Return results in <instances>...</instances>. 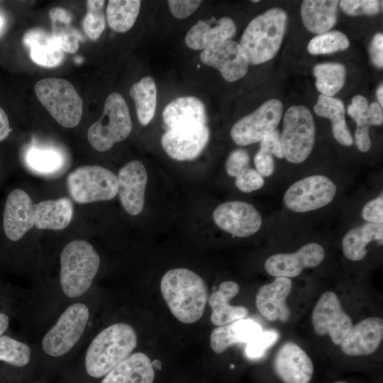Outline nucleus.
Instances as JSON below:
<instances>
[{"label":"nucleus","mask_w":383,"mask_h":383,"mask_svg":"<svg viewBox=\"0 0 383 383\" xmlns=\"http://www.w3.org/2000/svg\"><path fill=\"white\" fill-rule=\"evenodd\" d=\"M160 291L172 315L180 322L191 324L203 316L209 293L205 281L194 271L174 268L162 276Z\"/></svg>","instance_id":"1"},{"label":"nucleus","mask_w":383,"mask_h":383,"mask_svg":"<svg viewBox=\"0 0 383 383\" xmlns=\"http://www.w3.org/2000/svg\"><path fill=\"white\" fill-rule=\"evenodd\" d=\"M138 343L135 329L125 323H113L91 341L85 356V368L91 377L105 376L131 355Z\"/></svg>","instance_id":"2"},{"label":"nucleus","mask_w":383,"mask_h":383,"mask_svg":"<svg viewBox=\"0 0 383 383\" xmlns=\"http://www.w3.org/2000/svg\"><path fill=\"white\" fill-rule=\"evenodd\" d=\"M287 22V13L272 8L249 23L240 42L249 63L259 65L274 57L281 46Z\"/></svg>","instance_id":"3"},{"label":"nucleus","mask_w":383,"mask_h":383,"mask_svg":"<svg viewBox=\"0 0 383 383\" xmlns=\"http://www.w3.org/2000/svg\"><path fill=\"white\" fill-rule=\"evenodd\" d=\"M99 265V255L89 243L83 240L69 243L60 255V282L63 293L70 298L85 293Z\"/></svg>","instance_id":"4"},{"label":"nucleus","mask_w":383,"mask_h":383,"mask_svg":"<svg viewBox=\"0 0 383 383\" xmlns=\"http://www.w3.org/2000/svg\"><path fill=\"white\" fill-rule=\"evenodd\" d=\"M35 92L41 104L62 126L74 128L82 116L83 101L67 80L48 77L38 81Z\"/></svg>","instance_id":"5"},{"label":"nucleus","mask_w":383,"mask_h":383,"mask_svg":"<svg viewBox=\"0 0 383 383\" xmlns=\"http://www.w3.org/2000/svg\"><path fill=\"white\" fill-rule=\"evenodd\" d=\"M131 130V117L124 98L112 93L105 101L99 119L89 126L87 138L95 150L104 152L127 138Z\"/></svg>","instance_id":"6"},{"label":"nucleus","mask_w":383,"mask_h":383,"mask_svg":"<svg viewBox=\"0 0 383 383\" xmlns=\"http://www.w3.org/2000/svg\"><path fill=\"white\" fill-rule=\"evenodd\" d=\"M315 133L309 109L302 105L289 107L284 116L281 135L284 157L294 164L305 161L313 150Z\"/></svg>","instance_id":"7"},{"label":"nucleus","mask_w":383,"mask_h":383,"mask_svg":"<svg viewBox=\"0 0 383 383\" xmlns=\"http://www.w3.org/2000/svg\"><path fill=\"white\" fill-rule=\"evenodd\" d=\"M71 197L79 204L109 201L118 192L117 176L99 165H85L72 171L67 178Z\"/></svg>","instance_id":"8"},{"label":"nucleus","mask_w":383,"mask_h":383,"mask_svg":"<svg viewBox=\"0 0 383 383\" xmlns=\"http://www.w3.org/2000/svg\"><path fill=\"white\" fill-rule=\"evenodd\" d=\"M89 316L88 307L82 303L69 306L43 338L45 353L60 357L68 353L80 339Z\"/></svg>","instance_id":"9"},{"label":"nucleus","mask_w":383,"mask_h":383,"mask_svg":"<svg viewBox=\"0 0 383 383\" xmlns=\"http://www.w3.org/2000/svg\"><path fill=\"white\" fill-rule=\"evenodd\" d=\"M335 193L336 186L331 179L314 174L291 185L284 195V202L289 210L305 213L328 205Z\"/></svg>","instance_id":"10"},{"label":"nucleus","mask_w":383,"mask_h":383,"mask_svg":"<svg viewBox=\"0 0 383 383\" xmlns=\"http://www.w3.org/2000/svg\"><path fill=\"white\" fill-rule=\"evenodd\" d=\"M283 111L282 103L272 99L262 104L250 114L238 120L231 128L234 143L245 146L260 142L276 129Z\"/></svg>","instance_id":"11"},{"label":"nucleus","mask_w":383,"mask_h":383,"mask_svg":"<svg viewBox=\"0 0 383 383\" xmlns=\"http://www.w3.org/2000/svg\"><path fill=\"white\" fill-rule=\"evenodd\" d=\"M316 333L330 336L333 343L340 345L353 327L351 318L343 309L337 294L331 291L322 294L311 314Z\"/></svg>","instance_id":"12"},{"label":"nucleus","mask_w":383,"mask_h":383,"mask_svg":"<svg viewBox=\"0 0 383 383\" xmlns=\"http://www.w3.org/2000/svg\"><path fill=\"white\" fill-rule=\"evenodd\" d=\"M213 218L221 229L240 238L257 233L262 221L260 213L254 206L240 201L220 204L213 211Z\"/></svg>","instance_id":"13"},{"label":"nucleus","mask_w":383,"mask_h":383,"mask_svg":"<svg viewBox=\"0 0 383 383\" xmlns=\"http://www.w3.org/2000/svg\"><path fill=\"white\" fill-rule=\"evenodd\" d=\"M201 60L217 69L229 82L240 79L248 72L249 62L240 43L231 40L216 43L202 50Z\"/></svg>","instance_id":"14"},{"label":"nucleus","mask_w":383,"mask_h":383,"mask_svg":"<svg viewBox=\"0 0 383 383\" xmlns=\"http://www.w3.org/2000/svg\"><path fill=\"white\" fill-rule=\"evenodd\" d=\"M273 374L281 383H310L314 374L313 362L297 344L287 342L275 353Z\"/></svg>","instance_id":"15"},{"label":"nucleus","mask_w":383,"mask_h":383,"mask_svg":"<svg viewBox=\"0 0 383 383\" xmlns=\"http://www.w3.org/2000/svg\"><path fill=\"white\" fill-rule=\"evenodd\" d=\"M206 125L182 126L168 129L161 143L166 153L179 160H191L198 157L209 140Z\"/></svg>","instance_id":"16"},{"label":"nucleus","mask_w":383,"mask_h":383,"mask_svg":"<svg viewBox=\"0 0 383 383\" xmlns=\"http://www.w3.org/2000/svg\"><path fill=\"white\" fill-rule=\"evenodd\" d=\"M324 257L323 248L318 243H309L294 252L271 255L265 260V269L273 277H295L304 269L319 265Z\"/></svg>","instance_id":"17"},{"label":"nucleus","mask_w":383,"mask_h":383,"mask_svg":"<svg viewBox=\"0 0 383 383\" xmlns=\"http://www.w3.org/2000/svg\"><path fill=\"white\" fill-rule=\"evenodd\" d=\"M33 204L23 189H15L6 197L3 213V229L11 241L20 240L34 226Z\"/></svg>","instance_id":"18"},{"label":"nucleus","mask_w":383,"mask_h":383,"mask_svg":"<svg viewBox=\"0 0 383 383\" xmlns=\"http://www.w3.org/2000/svg\"><path fill=\"white\" fill-rule=\"evenodd\" d=\"M118 194L125 211L132 216L140 213L145 204L147 171L139 160L124 165L117 177Z\"/></svg>","instance_id":"19"},{"label":"nucleus","mask_w":383,"mask_h":383,"mask_svg":"<svg viewBox=\"0 0 383 383\" xmlns=\"http://www.w3.org/2000/svg\"><path fill=\"white\" fill-rule=\"evenodd\" d=\"M383 338V319L370 317L353 326L340 344L341 350L350 356L370 355Z\"/></svg>","instance_id":"20"},{"label":"nucleus","mask_w":383,"mask_h":383,"mask_svg":"<svg viewBox=\"0 0 383 383\" xmlns=\"http://www.w3.org/2000/svg\"><path fill=\"white\" fill-rule=\"evenodd\" d=\"M292 281L287 277H276L269 284L262 286L255 297L258 311L269 321L286 322L290 310L286 300L292 290Z\"/></svg>","instance_id":"21"},{"label":"nucleus","mask_w":383,"mask_h":383,"mask_svg":"<svg viewBox=\"0 0 383 383\" xmlns=\"http://www.w3.org/2000/svg\"><path fill=\"white\" fill-rule=\"evenodd\" d=\"M239 291L240 287L236 282L225 281L209 296L208 303L211 309V321L214 326H224L247 316L248 310L246 307L230 304V301Z\"/></svg>","instance_id":"22"},{"label":"nucleus","mask_w":383,"mask_h":383,"mask_svg":"<svg viewBox=\"0 0 383 383\" xmlns=\"http://www.w3.org/2000/svg\"><path fill=\"white\" fill-rule=\"evenodd\" d=\"M262 331V326L253 320L239 319L214 328L210 335V347L220 354L236 343H248Z\"/></svg>","instance_id":"23"},{"label":"nucleus","mask_w":383,"mask_h":383,"mask_svg":"<svg viewBox=\"0 0 383 383\" xmlns=\"http://www.w3.org/2000/svg\"><path fill=\"white\" fill-rule=\"evenodd\" d=\"M235 32V24L228 17L219 18L213 26L199 20L187 32L185 43L192 50H204L216 43L231 40Z\"/></svg>","instance_id":"24"},{"label":"nucleus","mask_w":383,"mask_h":383,"mask_svg":"<svg viewBox=\"0 0 383 383\" xmlns=\"http://www.w3.org/2000/svg\"><path fill=\"white\" fill-rule=\"evenodd\" d=\"M155 371L149 357L135 353L109 372L101 383H152Z\"/></svg>","instance_id":"25"},{"label":"nucleus","mask_w":383,"mask_h":383,"mask_svg":"<svg viewBox=\"0 0 383 383\" xmlns=\"http://www.w3.org/2000/svg\"><path fill=\"white\" fill-rule=\"evenodd\" d=\"M162 118L168 129L182 126L206 125V113L203 102L194 96H182L165 108Z\"/></svg>","instance_id":"26"},{"label":"nucleus","mask_w":383,"mask_h":383,"mask_svg":"<svg viewBox=\"0 0 383 383\" xmlns=\"http://www.w3.org/2000/svg\"><path fill=\"white\" fill-rule=\"evenodd\" d=\"M23 43L29 50L31 60L40 66L56 67L64 59V52L52 34L44 29L35 28L28 30L23 36Z\"/></svg>","instance_id":"27"},{"label":"nucleus","mask_w":383,"mask_h":383,"mask_svg":"<svg viewBox=\"0 0 383 383\" xmlns=\"http://www.w3.org/2000/svg\"><path fill=\"white\" fill-rule=\"evenodd\" d=\"M73 216L69 198L45 200L35 204L34 226L38 229L59 231L68 226Z\"/></svg>","instance_id":"28"},{"label":"nucleus","mask_w":383,"mask_h":383,"mask_svg":"<svg viewBox=\"0 0 383 383\" xmlns=\"http://www.w3.org/2000/svg\"><path fill=\"white\" fill-rule=\"evenodd\" d=\"M338 1L304 0L301 6V16L304 26L311 33L320 35L336 23Z\"/></svg>","instance_id":"29"},{"label":"nucleus","mask_w":383,"mask_h":383,"mask_svg":"<svg viewBox=\"0 0 383 383\" xmlns=\"http://www.w3.org/2000/svg\"><path fill=\"white\" fill-rule=\"evenodd\" d=\"M383 242V225L366 223L350 230L342 240L343 252L352 261L362 260L367 255V245L372 241Z\"/></svg>","instance_id":"30"},{"label":"nucleus","mask_w":383,"mask_h":383,"mask_svg":"<svg viewBox=\"0 0 383 383\" xmlns=\"http://www.w3.org/2000/svg\"><path fill=\"white\" fill-rule=\"evenodd\" d=\"M24 160L30 171L47 177L59 174L65 166V154L53 146L30 145L25 152Z\"/></svg>","instance_id":"31"},{"label":"nucleus","mask_w":383,"mask_h":383,"mask_svg":"<svg viewBox=\"0 0 383 383\" xmlns=\"http://www.w3.org/2000/svg\"><path fill=\"white\" fill-rule=\"evenodd\" d=\"M313 110L318 116L331 120L333 135L339 143L344 146L353 144V138L345 121V106L341 100L320 94Z\"/></svg>","instance_id":"32"},{"label":"nucleus","mask_w":383,"mask_h":383,"mask_svg":"<svg viewBox=\"0 0 383 383\" xmlns=\"http://www.w3.org/2000/svg\"><path fill=\"white\" fill-rule=\"evenodd\" d=\"M139 122L148 125L153 118L157 104V89L151 77H145L130 88Z\"/></svg>","instance_id":"33"},{"label":"nucleus","mask_w":383,"mask_h":383,"mask_svg":"<svg viewBox=\"0 0 383 383\" xmlns=\"http://www.w3.org/2000/svg\"><path fill=\"white\" fill-rule=\"evenodd\" d=\"M139 0H110L106 6V18L109 27L117 33H125L134 25L139 14Z\"/></svg>","instance_id":"34"},{"label":"nucleus","mask_w":383,"mask_h":383,"mask_svg":"<svg viewBox=\"0 0 383 383\" xmlns=\"http://www.w3.org/2000/svg\"><path fill=\"white\" fill-rule=\"evenodd\" d=\"M313 74L316 79V89L323 96L332 97L345 82L346 70L339 63L318 64L313 67Z\"/></svg>","instance_id":"35"},{"label":"nucleus","mask_w":383,"mask_h":383,"mask_svg":"<svg viewBox=\"0 0 383 383\" xmlns=\"http://www.w3.org/2000/svg\"><path fill=\"white\" fill-rule=\"evenodd\" d=\"M350 45L348 37L338 30L328 31L313 38L307 50L312 55L330 54L346 50Z\"/></svg>","instance_id":"36"},{"label":"nucleus","mask_w":383,"mask_h":383,"mask_svg":"<svg viewBox=\"0 0 383 383\" xmlns=\"http://www.w3.org/2000/svg\"><path fill=\"white\" fill-rule=\"evenodd\" d=\"M30 359L29 346L7 335L0 336V360L16 367L26 365Z\"/></svg>","instance_id":"37"},{"label":"nucleus","mask_w":383,"mask_h":383,"mask_svg":"<svg viewBox=\"0 0 383 383\" xmlns=\"http://www.w3.org/2000/svg\"><path fill=\"white\" fill-rule=\"evenodd\" d=\"M104 1L89 0L87 2V12L83 20L84 33L92 40H97L105 28V16L103 11Z\"/></svg>","instance_id":"38"},{"label":"nucleus","mask_w":383,"mask_h":383,"mask_svg":"<svg viewBox=\"0 0 383 383\" xmlns=\"http://www.w3.org/2000/svg\"><path fill=\"white\" fill-rule=\"evenodd\" d=\"M52 35L63 52L74 53L79 48V40L81 35L70 24L52 23Z\"/></svg>","instance_id":"39"},{"label":"nucleus","mask_w":383,"mask_h":383,"mask_svg":"<svg viewBox=\"0 0 383 383\" xmlns=\"http://www.w3.org/2000/svg\"><path fill=\"white\" fill-rule=\"evenodd\" d=\"M279 334L273 330L262 331L260 334L247 343L245 354L250 359L261 357L266 350L276 343Z\"/></svg>","instance_id":"40"},{"label":"nucleus","mask_w":383,"mask_h":383,"mask_svg":"<svg viewBox=\"0 0 383 383\" xmlns=\"http://www.w3.org/2000/svg\"><path fill=\"white\" fill-rule=\"evenodd\" d=\"M377 0H342L340 6L349 16L374 15L380 11V4Z\"/></svg>","instance_id":"41"},{"label":"nucleus","mask_w":383,"mask_h":383,"mask_svg":"<svg viewBox=\"0 0 383 383\" xmlns=\"http://www.w3.org/2000/svg\"><path fill=\"white\" fill-rule=\"evenodd\" d=\"M235 184L241 192L248 193L261 189L265 180L256 170L248 167L235 177Z\"/></svg>","instance_id":"42"},{"label":"nucleus","mask_w":383,"mask_h":383,"mask_svg":"<svg viewBox=\"0 0 383 383\" xmlns=\"http://www.w3.org/2000/svg\"><path fill=\"white\" fill-rule=\"evenodd\" d=\"M250 157L248 153L243 149L233 151L226 162V172L229 176L236 177L248 168Z\"/></svg>","instance_id":"43"},{"label":"nucleus","mask_w":383,"mask_h":383,"mask_svg":"<svg viewBox=\"0 0 383 383\" xmlns=\"http://www.w3.org/2000/svg\"><path fill=\"white\" fill-rule=\"evenodd\" d=\"M362 216L365 221L371 223H383V196L382 193L377 198L368 201L363 207Z\"/></svg>","instance_id":"44"},{"label":"nucleus","mask_w":383,"mask_h":383,"mask_svg":"<svg viewBox=\"0 0 383 383\" xmlns=\"http://www.w3.org/2000/svg\"><path fill=\"white\" fill-rule=\"evenodd\" d=\"M202 1L170 0L167 1L172 15L179 19L186 18L192 14L201 5Z\"/></svg>","instance_id":"45"},{"label":"nucleus","mask_w":383,"mask_h":383,"mask_svg":"<svg viewBox=\"0 0 383 383\" xmlns=\"http://www.w3.org/2000/svg\"><path fill=\"white\" fill-rule=\"evenodd\" d=\"M260 150L266 152L272 155H273L279 159L284 157L281 141V135L277 129L274 130L270 133L267 135L260 141Z\"/></svg>","instance_id":"46"},{"label":"nucleus","mask_w":383,"mask_h":383,"mask_svg":"<svg viewBox=\"0 0 383 383\" xmlns=\"http://www.w3.org/2000/svg\"><path fill=\"white\" fill-rule=\"evenodd\" d=\"M256 171L262 177L271 176L274 170V163L272 155L260 150L254 157Z\"/></svg>","instance_id":"47"},{"label":"nucleus","mask_w":383,"mask_h":383,"mask_svg":"<svg viewBox=\"0 0 383 383\" xmlns=\"http://www.w3.org/2000/svg\"><path fill=\"white\" fill-rule=\"evenodd\" d=\"M370 57L372 64L379 69L383 67V35L376 33L370 43Z\"/></svg>","instance_id":"48"},{"label":"nucleus","mask_w":383,"mask_h":383,"mask_svg":"<svg viewBox=\"0 0 383 383\" xmlns=\"http://www.w3.org/2000/svg\"><path fill=\"white\" fill-rule=\"evenodd\" d=\"M370 127L357 126L355 132V142L361 152H367L371 148V140L369 135Z\"/></svg>","instance_id":"49"},{"label":"nucleus","mask_w":383,"mask_h":383,"mask_svg":"<svg viewBox=\"0 0 383 383\" xmlns=\"http://www.w3.org/2000/svg\"><path fill=\"white\" fill-rule=\"evenodd\" d=\"M367 121L369 126H380L383 122L382 107L377 102L369 105L367 113Z\"/></svg>","instance_id":"50"},{"label":"nucleus","mask_w":383,"mask_h":383,"mask_svg":"<svg viewBox=\"0 0 383 383\" xmlns=\"http://www.w3.org/2000/svg\"><path fill=\"white\" fill-rule=\"evenodd\" d=\"M49 16L52 23H62L70 24L72 21V15L66 9L55 7L50 10Z\"/></svg>","instance_id":"51"},{"label":"nucleus","mask_w":383,"mask_h":383,"mask_svg":"<svg viewBox=\"0 0 383 383\" xmlns=\"http://www.w3.org/2000/svg\"><path fill=\"white\" fill-rule=\"evenodd\" d=\"M11 131L8 116L4 109L0 107V142L9 136Z\"/></svg>","instance_id":"52"},{"label":"nucleus","mask_w":383,"mask_h":383,"mask_svg":"<svg viewBox=\"0 0 383 383\" xmlns=\"http://www.w3.org/2000/svg\"><path fill=\"white\" fill-rule=\"evenodd\" d=\"M351 104L363 114L367 112L369 108L368 100L362 95H356L352 99Z\"/></svg>","instance_id":"53"},{"label":"nucleus","mask_w":383,"mask_h":383,"mask_svg":"<svg viewBox=\"0 0 383 383\" xmlns=\"http://www.w3.org/2000/svg\"><path fill=\"white\" fill-rule=\"evenodd\" d=\"M9 319L5 313H0V336L9 327Z\"/></svg>","instance_id":"54"},{"label":"nucleus","mask_w":383,"mask_h":383,"mask_svg":"<svg viewBox=\"0 0 383 383\" xmlns=\"http://www.w3.org/2000/svg\"><path fill=\"white\" fill-rule=\"evenodd\" d=\"M377 97L379 101V104L382 107L383 106V86L382 84L378 87L377 90Z\"/></svg>","instance_id":"55"},{"label":"nucleus","mask_w":383,"mask_h":383,"mask_svg":"<svg viewBox=\"0 0 383 383\" xmlns=\"http://www.w3.org/2000/svg\"><path fill=\"white\" fill-rule=\"evenodd\" d=\"M3 26H4V20L2 17L0 16V35H1V30L3 29Z\"/></svg>","instance_id":"56"},{"label":"nucleus","mask_w":383,"mask_h":383,"mask_svg":"<svg viewBox=\"0 0 383 383\" xmlns=\"http://www.w3.org/2000/svg\"><path fill=\"white\" fill-rule=\"evenodd\" d=\"M331 383H349L346 381H344V380H337V381H335L333 382H331Z\"/></svg>","instance_id":"57"},{"label":"nucleus","mask_w":383,"mask_h":383,"mask_svg":"<svg viewBox=\"0 0 383 383\" xmlns=\"http://www.w3.org/2000/svg\"><path fill=\"white\" fill-rule=\"evenodd\" d=\"M259 1H260L259 0H254V1H252V2H254V3L259 2Z\"/></svg>","instance_id":"58"}]
</instances>
